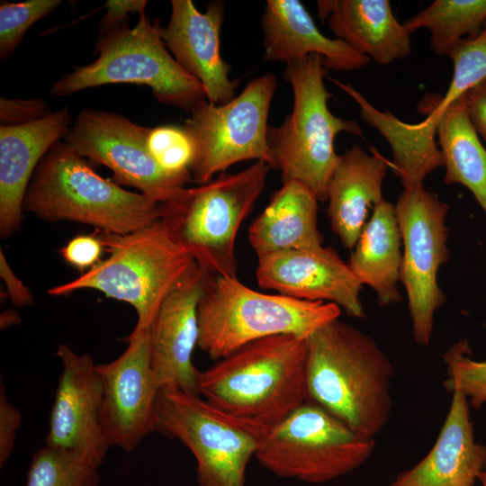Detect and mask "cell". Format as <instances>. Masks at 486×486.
Instances as JSON below:
<instances>
[{"label": "cell", "mask_w": 486, "mask_h": 486, "mask_svg": "<svg viewBox=\"0 0 486 486\" xmlns=\"http://www.w3.org/2000/svg\"><path fill=\"white\" fill-rule=\"evenodd\" d=\"M403 245L400 282L408 298L414 340L428 346L436 311L446 302L437 282L438 271L449 258V205L423 184L403 187L394 205Z\"/></svg>", "instance_id": "obj_13"}, {"label": "cell", "mask_w": 486, "mask_h": 486, "mask_svg": "<svg viewBox=\"0 0 486 486\" xmlns=\"http://www.w3.org/2000/svg\"><path fill=\"white\" fill-rule=\"evenodd\" d=\"M486 23V0H435L404 24L410 33L427 29L436 56H447L461 40L481 31Z\"/></svg>", "instance_id": "obj_28"}, {"label": "cell", "mask_w": 486, "mask_h": 486, "mask_svg": "<svg viewBox=\"0 0 486 486\" xmlns=\"http://www.w3.org/2000/svg\"><path fill=\"white\" fill-rule=\"evenodd\" d=\"M209 274L197 263L161 304L149 328L151 364L160 389L198 394L193 363L198 345V305Z\"/></svg>", "instance_id": "obj_18"}, {"label": "cell", "mask_w": 486, "mask_h": 486, "mask_svg": "<svg viewBox=\"0 0 486 486\" xmlns=\"http://www.w3.org/2000/svg\"><path fill=\"white\" fill-rule=\"evenodd\" d=\"M436 137L445 183L467 188L486 215V148L469 120L464 96L441 117Z\"/></svg>", "instance_id": "obj_27"}, {"label": "cell", "mask_w": 486, "mask_h": 486, "mask_svg": "<svg viewBox=\"0 0 486 486\" xmlns=\"http://www.w3.org/2000/svg\"><path fill=\"white\" fill-rule=\"evenodd\" d=\"M400 245L394 204L382 200L373 209L347 263L360 284L375 292L381 307L400 301L398 287L402 260Z\"/></svg>", "instance_id": "obj_26"}, {"label": "cell", "mask_w": 486, "mask_h": 486, "mask_svg": "<svg viewBox=\"0 0 486 486\" xmlns=\"http://www.w3.org/2000/svg\"><path fill=\"white\" fill-rule=\"evenodd\" d=\"M197 392L228 414L272 427L308 401L307 338L248 343L199 371Z\"/></svg>", "instance_id": "obj_2"}, {"label": "cell", "mask_w": 486, "mask_h": 486, "mask_svg": "<svg viewBox=\"0 0 486 486\" xmlns=\"http://www.w3.org/2000/svg\"><path fill=\"white\" fill-rule=\"evenodd\" d=\"M389 166L382 155L368 154L356 144L339 156L328 186V216L332 230L349 250L368 220L369 210L383 200Z\"/></svg>", "instance_id": "obj_24"}, {"label": "cell", "mask_w": 486, "mask_h": 486, "mask_svg": "<svg viewBox=\"0 0 486 486\" xmlns=\"http://www.w3.org/2000/svg\"><path fill=\"white\" fill-rule=\"evenodd\" d=\"M22 208L44 220L76 221L120 235L160 218V204L103 178L87 159L59 141L35 170Z\"/></svg>", "instance_id": "obj_4"}, {"label": "cell", "mask_w": 486, "mask_h": 486, "mask_svg": "<svg viewBox=\"0 0 486 486\" xmlns=\"http://www.w3.org/2000/svg\"><path fill=\"white\" fill-rule=\"evenodd\" d=\"M447 376L445 389L464 394L470 407L477 410L486 402V360L472 358V348L467 338L452 345L442 356Z\"/></svg>", "instance_id": "obj_30"}, {"label": "cell", "mask_w": 486, "mask_h": 486, "mask_svg": "<svg viewBox=\"0 0 486 486\" xmlns=\"http://www.w3.org/2000/svg\"><path fill=\"white\" fill-rule=\"evenodd\" d=\"M158 27V20L152 22L142 14L132 29L124 22L102 33L95 44L97 58L54 81L50 93L66 96L108 84L144 85L159 103L189 113L206 99L205 90L169 54Z\"/></svg>", "instance_id": "obj_8"}, {"label": "cell", "mask_w": 486, "mask_h": 486, "mask_svg": "<svg viewBox=\"0 0 486 486\" xmlns=\"http://www.w3.org/2000/svg\"><path fill=\"white\" fill-rule=\"evenodd\" d=\"M51 112L48 104L40 98H0V120L3 125H21L38 121Z\"/></svg>", "instance_id": "obj_34"}, {"label": "cell", "mask_w": 486, "mask_h": 486, "mask_svg": "<svg viewBox=\"0 0 486 486\" xmlns=\"http://www.w3.org/2000/svg\"><path fill=\"white\" fill-rule=\"evenodd\" d=\"M318 198L298 181L283 183L248 230L258 256L322 246L318 229Z\"/></svg>", "instance_id": "obj_25"}, {"label": "cell", "mask_w": 486, "mask_h": 486, "mask_svg": "<svg viewBox=\"0 0 486 486\" xmlns=\"http://www.w3.org/2000/svg\"><path fill=\"white\" fill-rule=\"evenodd\" d=\"M375 446L308 400L267 429L255 458L276 476L322 484L361 467Z\"/></svg>", "instance_id": "obj_10"}, {"label": "cell", "mask_w": 486, "mask_h": 486, "mask_svg": "<svg viewBox=\"0 0 486 486\" xmlns=\"http://www.w3.org/2000/svg\"><path fill=\"white\" fill-rule=\"evenodd\" d=\"M94 233L108 257L48 293L60 296L81 289L100 291L135 309L138 320L130 334L148 330L165 299L196 264L194 257L160 218L125 235L100 230Z\"/></svg>", "instance_id": "obj_3"}, {"label": "cell", "mask_w": 486, "mask_h": 486, "mask_svg": "<svg viewBox=\"0 0 486 486\" xmlns=\"http://www.w3.org/2000/svg\"><path fill=\"white\" fill-rule=\"evenodd\" d=\"M149 130L117 113L83 109L64 139L86 159L110 168L116 184L135 187L161 204L177 197L193 178L158 164L148 148Z\"/></svg>", "instance_id": "obj_14"}, {"label": "cell", "mask_w": 486, "mask_h": 486, "mask_svg": "<svg viewBox=\"0 0 486 486\" xmlns=\"http://www.w3.org/2000/svg\"><path fill=\"white\" fill-rule=\"evenodd\" d=\"M100 465L86 453L45 444L32 457L25 486H98Z\"/></svg>", "instance_id": "obj_29"}, {"label": "cell", "mask_w": 486, "mask_h": 486, "mask_svg": "<svg viewBox=\"0 0 486 486\" xmlns=\"http://www.w3.org/2000/svg\"><path fill=\"white\" fill-rule=\"evenodd\" d=\"M335 303L255 291L238 277L209 274L198 305V346L220 360L253 341L276 335L308 338L339 319Z\"/></svg>", "instance_id": "obj_5"}, {"label": "cell", "mask_w": 486, "mask_h": 486, "mask_svg": "<svg viewBox=\"0 0 486 486\" xmlns=\"http://www.w3.org/2000/svg\"><path fill=\"white\" fill-rule=\"evenodd\" d=\"M270 427L228 414L199 394L160 389L157 427L194 454L198 486H244L248 464Z\"/></svg>", "instance_id": "obj_9"}, {"label": "cell", "mask_w": 486, "mask_h": 486, "mask_svg": "<svg viewBox=\"0 0 486 486\" xmlns=\"http://www.w3.org/2000/svg\"><path fill=\"white\" fill-rule=\"evenodd\" d=\"M104 251L105 249L103 243L93 233L73 238L60 249V256L83 274L86 269L92 268L101 261L100 257Z\"/></svg>", "instance_id": "obj_33"}, {"label": "cell", "mask_w": 486, "mask_h": 486, "mask_svg": "<svg viewBox=\"0 0 486 486\" xmlns=\"http://www.w3.org/2000/svg\"><path fill=\"white\" fill-rule=\"evenodd\" d=\"M447 56L453 63V76L446 94L440 99L432 94L425 96L418 108L421 107L427 116L416 124L404 122L389 111L378 110L351 85L338 86L358 104L363 120L391 147L392 167L403 187L423 184L429 174L444 166L436 141L439 121L454 102L486 78V42L464 39Z\"/></svg>", "instance_id": "obj_12"}, {"label": "cell", "mask_w": 486, "mask_h": 486, "mask_svg": "<svg viewBox=\"0 0 486 486\" xmlns=\"http://www.w3.org/2000/svg\"><path fill=\"white\" fill-rule=\"evenodd\" d=\"M68 108L21 125L0 127V234L21 227L23 200L35 170L48 151L65 138L73 123Z\"/></svg>", "instance_id": "obj_20"}, {"label": "cell", "mask_w": 486, "mask_h": 486, "mask_svg": "<svg viewBox=\"0 0 486 486\" xmlns=\"http://www.w3.org/2000/svg\"><path fill=\"white\" fill-rule=\"evenodd\" d=\"M479 481L481 482L482 486H486V465L480 474Z\"/></svg>", "instance_id": "obj_40"}, {"label": "cell", "mask_w": 486, "mask_h": 486, "mask_svg": "<svg viewBox=\"0 0 486 486\" xmlns=\"http://www.w3.org/2000/svg\"><path fill=\"white\" fill-rule=\"evenodd\" d=\"M115 360L96 364L103 401L100 421L109 447L130 453L157 427L160 388L151 364L149 329L130 334Z\"/></svg>", "instance_id": "obj_15"}, {"label": "cell", "mask_w": 486, "mask_h": 486, "mask_svg": "<svg viewBox=\"0 0 486 486\" xmlns=\"http://www.w3.org/2000/svg\"><path fill=\"white\" fill-rule=\"evenodd\" d=\"M0 274L4 281L10 300L14 305L19 307L32 305V294L15 275L2 249L0 250Z\"/></svg>", "instance_id": "obj_38"}, {"label": "cell", "mask_w": 486, "mask_h": 486, "mask_svg": "<svg viewBox=\"0 0 486 486\" xmlns=\"http://www.w3.org/2000/svg\"><path fill=\"white\" fill-rule=\"evenodd\" d=\"M260 25L266 61L288 65L318 55L328 70L338 72L359 70L371 61L345 41L325 36L299 0H268Z\"/></svg>", "instance_id": "obj_21"}, {"label": "cell", "mask_w": 486, "mask_h": 486, "mask_svg": "<svg viewBox=\"0 0 486 486\" xmlns=\"http://www.w3.org/2000/svg\"><path fill=\"white\" fill-rule=\"evenodd\" d=\"M328 72L318 55L286 65L284 78L292 89V109L279 126H269L267 130L282 182H301L323 202L340 156L335 152V138L340 132L363 136L356 122L329 111L328 101L333 95L324 82Z\"/></svg>", "instance_id": "obj_6"}, {"label": "cell", "mask_w": 486, "mask_h": 486, "mask_svg": "<svg viewBox=\"0 0 486 486\" xmlns=\"http://www.w3.org/2000/svg\"><path fill=\"white\" fill-rule=\"evenodd\" d=\"M260 287L279 294L337 304L348 316L364 318L362 284L332 248H301L258 256Z\"/></svg>", "instance_id": "obj_16"}, {"label": "cell", "mask_w": 486, "mask_h": 486, "mask_svg": "<svg viewBox=\"0 0 486 486\" xmlns=\"http://www.w3.org/2000/svg\"><path fill=\"white\" fill-rule=\"evenodd\" d=\"M146 0H108L104 7L106 12L100 22L102 33L126 22L130 13L145 14Z\"/></svg>", "instance_id": "obj_37"}, {"label": "cell", "mask_w": 486, "mask_h": 486, "mask_svg": "<svg viewBox=\"0 0 486 486\" xmlns=\"http://www.w3.org/2000/svg\"><path fill=\"white\" fill-rule=\"evenodd\" d=\"M57 356L62 371L45 444L86 453L102 464L109 446L100 421L103 390L96 364L89 353L76 354L66 344L58 345Z\"/></svg>", "instance_id": "obj_17"}, {"label": "cell", "mask_w": 486, "mask_h": 486, "mask_svg": "<svg viewBox=\"0 0 486 486\" xmlns=\"http://www.w3.org/2000/svg\"><path fill=\"white\" fill-rule=\"evenodd\" d=\"M225 5L211 2L204 13L192 0H172L171 15L158 30L166 47L176 62L205 90L206 100L224 104L235 97L239 80L230 78V66L220 50Z\"/></svg>", "instance_id": "obj_19"}, {"label": "cell", "mask_w": 486, "mask_h": 486, "mask_svg": "<svg viewBox=\"0 0 486 486\" xmlns=\"http://www.w3.org/2000/svg\"><path fill=\"white\" fill-rule=\"evenodd\" d=\"M318 14L336 37L378 65H389L412 50L410 32L388 0L317 1Z\"/></svg>", "instance_id": "obj_23"}, {"label": "cell", "mask_w": 486, "mask_h": 486, "mask_svg": "<svg viewBox=\"0 0 486 486\" xmlns=\"http://www.w3.org/2000/svg\"><path fill=\"white\" fill-rule=\"evenodd\" d=\"M439 435L429 452L389 486H474L486 465V446L477 443L470 404L454 392Z\"/></svg>", "instance_id": "obj_22"}, {"label": "cell", "mask_w": 486, "mask_h": 486, "mask_svg": "<svg viewBox=\"0 0 486 486\" xmlns=\"http://www.w3.org/2000/svg\"><path fill=\"white\" fill-rule=\"evenodd\" d=\"M60 0L4 2L0 5V58L9 57L36 22L54 12Z\"/></svg>", "instance_id": "obj_31"}, {"label": "cell", "mask_w": 486, "mask_h": 486, "mask_svg": "<svg viewBox=\"0 0 486 486\" xmlns=\"http://www.w3.org/2000/svg\"><path fill=\"white\" fill-rule=\"evenodd\" d=\"M464 101L472 127L486 145V78L467 91Z\"/></svg>", "instance_id": "obj_36"}, {"label": "cell", "mask_w": 486, "mask_h": 486, "mask_svg": "<svg viewBox=\"0 0 486 486\" xmlns=\"http://www.w3.org/2000/svg\"><path fill=\"white\" fill-rule=\"evenodd\" d=\"M147 143L149 152L164 170L172 174L190 173L194 148L183 126L150 128Z\"/></svg>", "instance_id": "obj_32"}, {"label": "cell", "mask_w": 486, "mask_h": 486, "mask_svg": "<svg viewBox=\"0 0 486 486\" xmlns=\"http://www.w3.org/2000/svg\"><path fill=\"white\" fill-rule=\"evenodd\" d=\"M277 81L266 73L250 80L243 91L224 104L206 99L195 104L183 127L194 148L189 168L194 181L206 184L212 176L245 160L276 169L267 141L268 114Z\"/></svg>", "instance_id": "obj_11"}, {"label": "cell", "mask_w": 486, "mask_h": 486, "mask_svg": "<svg viewBox=\"0 0 486 486\" xmlns=\"http://www.w3.org/2000/svg\"><path fill=\"white\" fill-rule=\"evenodd\" d=\"M394 367L376 341L337 319L307 338L308 400L364 438H374L393 407Z\"/></svg>", "instance_id": "obj_1"}, {"label": "cell", "mask_w": 486, "mask_h": 486, "mask_svg": "<svg viewBox=\"0 0 486 486\" xmlns=\"http://www.w3.org/2000/svg\"><path fill=\"white\" fill-rule=\"evenodd\" d=\"M20 411L9 401L3 381L0 382V467L13 453L16 432L21 426Z\"/></svg>", "instance_id": "obj_35"}, {"label": "cell", "mask_w": 486, "mask_h": 486, "mask_svg": "<svg viewBox=\"0 0 486 486\" xmlns=\"http://www.w3.org/2000/svg\"><path fill=\"white\" fill-rule=\"evenodd\" d=\"M270 168L256 161L238 173H221L212 182L184 188L160 204V220L209 274L237 277V234L262 194Z\"/></svg>", "instance_id": "obj_7"}, {"label": "cell", "mask_w": 486, "mask_h": 486, "mask_svg": "<svg viewBox=\"0 0 486 486\" xmlns=\"http://www.w3.org/2000/svg\"><path fill=\"white\" fill-rule=\"evenodd\" d=\"M20 321L21 319L14 310H5L1 314L0 317V326L2 329L16 325Z\"/></svg>", "instance_id": "obj_39"}]
</instances>
